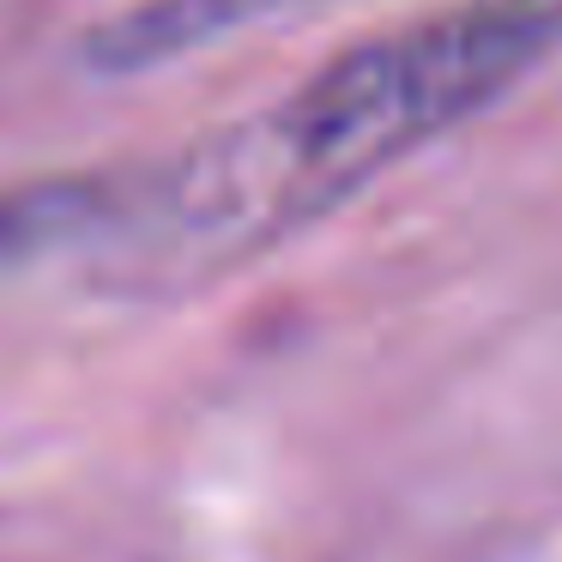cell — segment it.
Instances as JSON below:
<instances>
[{"mask_svg":"<svg viewBox=\"0 0 562 562\" xmlns=\"http://www.w3.org/2000/svg\"><path fill=\"white\" fill-rule=\"evenodd\" d=\"M284 0H134L86 37V67L98 74H146L188 49L231 37L255 19L279 13Z\"/></svg>","mask_w":562,"mask_h":562,"instance_id":"3957f363","label":"cell"},{"mask_svg":"<svg viewBox=\"0 0 562 562\" xmlns=\"http://www.w3.org/2000/svg\"><path fill=\"white\" fill-rule=\"evenodd\" d=\"M550 49H562V0H448L351 43L279 103L134 176L110 231L115 284L188 291L267 255L508 98Z\"/></svg>","mask_w":562,"mask_h":562,"instance_id":"6da1fadb","label":"cell"},{"mask_svg":"<svg viewBox=\"0 0 562 562\" xmlns=\"http://www.w3.org/2000/svg\"><path fill=\"white\" fill-rule=\"evenodd\" d=\"M134 176H25L0 188V272H19L55 248H79L91 236H110L122 218Z\"/></svg>","mask_w":562,"mask_h":562,"instance_id":"7a4b0ae2","label":"cell"}]
</instances>
